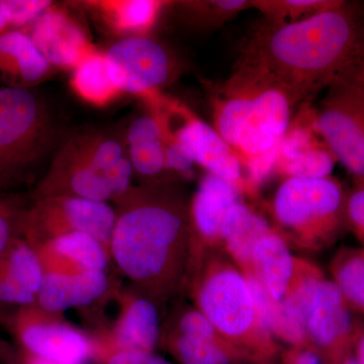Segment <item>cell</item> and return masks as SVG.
I'll return each instance as SVG.
<instances>
[{"instance_id": "1", "label": "cell", "mask_w": 364, "mask_h": 364, "mask_svg": "<svg viewBox=\"0 0 364 364\" xmlns=\"http://www.w3.org/2000/svg\"><path fill=\"white\" fill-rule=\"evenodd\" d=\"M240 60L262 67L305 102L340 79L364 75V9L336 1L304 20L267 21Z\"/></svg>"}, {"instance_id": "2", "label": "cell", "mask_w": 364, "mask_h": 364, "mask_svg": "<svg viewBox=\"0 0 364 364\" xmlns=\"http://www.w3.org/2000/svg\"><path fill=\"white\" fill-rule=\"evenodd\" d=\"M119 208L109 244L114 264L154 299L178 289L191 261L189 208L176 191L161 186L130 189Z\"/></svg>"}, {"instance_id": "3", "label": "cell", "mask_w": 364, "mask_h": 364, "mask_svg": "<svg viewBox=\"0 0 364 364\" xmlns=\"http://www.w3.org/2000/svg\"><path fill=\"white\" fill-rule=\"evenodd\" d=\"M215 130L258 186L275 173L280 141L301 100L262 67L239 60L233 73L213 86Z\"/></svg>"}, {"instance_id": "4", "label": "cell", "mask_w": 364, "mask_h": 364, "mask_svg": "<svg viewBox=\"0 0 364 364\" xmlns=\"http://www.w3.org/2000/svg\"><path fill=\"white\" fill-rule=\"evenodd\" d=\"M133 174L124 141L111 134H81L59 151L35 200L60 196L117 200L130 191Z\"/></svg>"}, {"instance_id": "5", "label": "cell", "mask_w": 364, "mask_h": 364, "mask_svg": "<svg viewBox=\"0 0 364 364\" xmlns=\"http://www.w3.org/2000/svg\"><path fill=\"white\" fill-rule=\"evenodd\" d=\"M196 282V308L227 343L256 364L277 354L274 339L261 326L247 275L224 259L208 263Z\"/></svg>"}, {"instance_id": "6", "label": "cell", "mask_w": 364, "mask_h": 364, "mask_svg": "<svg viewBox=\"0 0 364 364\" xmlns=\"http://www.w3.org/2000/svg\"><path fill=\"white\" fill-rule=\"evenodd\" d=\"M347 193L333 177L286 178L272 202L275 222L299 245H329L345 225Z\"/></svg>"}, {"instance_id": "7", "label": "cell", "mask_w": 364, "mask_h": 364, "mask_svg": "<svg viewBox=\"0 0 364 364\" xmlns=\"http://www.w3.org/2000/svg\"><path fill=\"white\" fill-rule=\"evenodd\" d=\"M51 141L45 105L30 88H0V176L13 181L44 154Z\"/></svg>"}, {"instance_id": "8", "label": "cell", "mask_w": 364, "mask_h": 364, "mask_svg": "<svg viewBox=\"0 0 364 364\" xmlns=\"http://www.w3.org/2000/svg\"><path fill=\"white\" fill-rule=\"evenodd\" d=\"M161 124L165 138L174 141L196 164L239 188L248 186L242 163L233 150L210 126L178 100L158 93L145 100Z\"/></svg>"}, {"instance_id": "9", "label": "cell", "mask_w": 364, "mask_h": 364, "mask_svg": "<svg viewBox=\"0 0 364 364\" xmlns=\"http://www.w3.org/2000/svg\"><path fill=\"white\" fill-rule=\"evenodd\" d=\"M326 90L314 109L318 135L337 161L364 181V75L340 79Z\"/></svg>"}, {"instance_id": "10", "label": "cell", "mask_w": 364, "mask_h": 364, "mask_svg": "<svg viewBox=\"0 0 364 364\" xmlns=\"http://www.w3.org/2000/svg\"><path fill=\"white\" fill-rule=\"evenodd\" d=\"M117 210L107 203L75 196H50L35 200L21 220V235L32 245L59 235L80 232L95 237L109 249Z\"/></svg>"}, {"instance_id": "11", "label": "cell", "mask_w": 364, "mask_h": 364, "mask_svg": "<svg viewBox=\"0 0 364 364\" xmlns=\"http://www.w3.org/2000/svg\"><path fill=\"white\" fill-rule=\"evenodd\" d=\"M9 321L18 349L28 355L54 364L97 360V344L87 334L37 306L16 309Z\"/></svg>"}, {"instance_id": "12", "label": "cell", "mask_w": 364, "mask_h": 364, "mask_svg": "<svg viewBox=\"0 0 364 364\" xmlns=\"http://www.w3.org/2000/svg\"><path fill=\"white\" fill-rule=\"evenodd\" d=\"M112 80L123 93L144 100L161 93L178 75L176 57L161 43L147 37H126L105 53Z\"/></svg>"}, {"instance_id": "13", "label": "cell", "mask_w": 364, "mask_h": 364, "mask_svg": "<svg viewBox=\"0 0 364 364\" xmlns=\"http://www.w3.org/2000/svg\"><path fill=\"white\" fill-rule=\"evenodd\" d=\"M333 279L323 277L306 315L308 346L333 364H340L352 353L358 321Z\"/></svg>"}, {"instance_id": "14", "label": "cell", "mask_w": 364, "mask_h": 364, "mask_svg": "<svg viewBox=\"0 0 364 364\" xmlns=\"http://www.w3.org/2000/svg\"><path fill=\"white\" fill-rule=\"evenodd\" d=\"M336 158L318 135L314 109L294 117L280 141L275 172L286 178L331 176Z\"/></svg>"}, {"instance_id": "15", "label": "cell", "mask_w": 364, "mask_h": 364, "mask_svg": "<svg viewBox=\"0 0 364 364\" xmlns=\"http://www.w3.org/2000/svg\"><path fill=\"white\" fill-rule=\"evenodd\" d=\"M28 33L48 63L59 68L73 70L97 50L77 21L53 4L33 21Z\"/></svg>"}, {"instance_id": "16", "label": "cell", "mask_w": 364, "mask_h": 364, "mask_svg": "<svg viewBox=\"0 0 364 364\" xmlns=\"http://www.w3.org/2000/svg\"><path fill=\"white\" fill-rule=\"evenodd\" d=\"M44 268L36 248L25 237H14L0 254V306H37Z\"/></svg>"}, {"instance_id": "17", "label": "cell", "mask_w": 364, "mask_h": 364, "mask_svg": "<svg viewBox=\"0 0 364 364\" xmlns=\"http://www.w3.org/2000/svg\"><path fill=\"white\" fill-rule=\"evenodd\" d=\"M109 289L107 272H44L37 306L56 315L97 303Z\"/></svg>"}, {"instance_id": "18", "label": "cell", "mask_w": 364, "mask_h": 364, "mask_svg": "<svg viewBox=\"0 0 364 364\" xmlns=\"http://www.w3.org/2000/svg\"><path fill=\"white\" fill-rule=\"evenodd\" d=\"M33 246L39 254L44 272H107L111 259L104 244L80 232L59 235Z\"/></svg>"}, {"instance_id": "19", "label": "cell", "mask_w": 364, "mask_h": 364, "mask_svg": "<svg viewBox=\"0 0 364 364\" xmlns=\"http://www.w3.org/2000/svg\"><path fill=\"white\" fill-rule=\"evenodd\" d=\"M161 341L159 312L152 299H132L117 318L109 338L97 345V360L112 351H155Z\"/></svg>"}, {"instance_id": "20", "label": "cell", "mask_w": 364, "mask_h": 364, "mask_svg": "<svg viewBox=\"0 0 364 364\" xmlns=\"http://www.w3.org/2000/svg\"><path fill=\"white\" fill-rule=\"evenodd\" d=\"M241 189L207 173L203 177L189 208L193 236L208 246L221 244V228L228 210L240 202Z\"/></svg>"}, {"instance_id": "21", "label": "cell", "mask_w": 364, "mask_h": 364, "mask_svg": "<svg viewBox=\"0 0 364 364\" xmlns=\"http://www.w3.org/2000/svg\"><path fill=\"white\" fill-rule=\"evenodd\" d=\"M296 262L284 235L273 229L256 244L247 274L255 277L275 301H280L291 286Z\"/></svg>"}, {"instance_id": "22", "label": "cell", "mask_w": 364, "mask_h": 364, "mask_svg": "<svg viewBox=\"0 0 364 364\" xmlns=\"http://www.w3.org/2000/svg\"><path fill=\"white\" fill-rule=\"evenodd\" d=\"M50 67L28 33L11 30L0 35V77L9 86L28 88L42 80Z\"/></svg>"}, {"instance_id": "23", "label": "cell", "mask_w": 364, "mask_h": 364, "mask_svg": "<svg viewBox=\"0 0 364 364\" xmlns=\"http://www.w3.org/2000/svg\"><path fill=\"white\" fill-rule=\"evenodd\" d=\"M272 230L262 215L239 202L230 208L223 221L221 244L235 264L247 273L256 244Z\"/></svg>"}, {"instance_id": "24", "label": "cell", "mask_w": 364, "mask_h": 364, "mask_svg": "<svg viewBox=\"0 0 364 364\" xmlns=\"http://www.w3.org/2000/svg\"><path fill=\"white\" fill-rule=\"evenodd\" d=\"M127 147L134 172L152 178L165 171V139L157 117L149 112L129 128Z\"/></svg>"}, {"instance_id": "25", "label": "cell", "mask_w": 364, "mask_h": 364, "mask_svg": "<svg viewBox=\"0 0 364 364\" xmlns=\"http://www.w3.org/2000/svg\"><path fill=\"white\" fill-rule=\"evenodd\" d=\"M168 2L158 0H114L90 2L112 32L128 37L146 36Z\"/></svg>"}, {"instance_id": "26", "label": "cell", "mask_w": 364, "mask_h": 364, "mask_svg": "<svg viewBox=\"0 0 364 364\" xmlns=\"http://www.w3.org/2000/svg\"><path fill=\"white\" fill-rule=\"evenodd\" d=\"M70 85L79 98L95 107L112 104L123 93L112 80L105 53L97 50L72 70Z\"/></svg>"}, {"instance_id": "27", "label": "cell", "mask_w": 364, "mask_h": 364, "mask_svg": "<svg viewBox=\"0 0 364 364\" xmlns=\"http://www.w3.org/2000/svg\"><path fill=\"white\" fill-rule=\"evenodd\" d=\"M332 279L352 311L364 318V249L343 247L330 265Z\"/></svg>"}, {"instance_id": "28", "label": "cell", "mask_w": 364, "mask_h": 364, "mask_svg": "<svg viewBox=\"0 0 364 364\" xmlns=\"http://www.w3.org/2000/svg\"><path fill=\"white\" fill-rule=\"evenodd\" d=\"M335 2V0H252V9H258L269 23H294L320 13Z\"/></svg>"}, {"instance_id": "29", "label": "cell", "mask_w": 364, "mask_h": 364, "mask_svg": "<svg viewBox=\"0 0 364 364\" xmlns=\"http://www.w3.org/2000/svg\"><path fill=\"white\" fill-rule=\"evenodd\" d=\"M183 6L193 23L205 28H218L242 11L252 9V0L186 2Z\"/></svg>"}, {"instance_id": "30", "label": "cell", "mask_w": 364, "mask_h": 364, "mask_svg": "<svg viewBox=\"0 0 364 364\" xmlns=\"http://www.w3.org/2000/svg\"><path fill=\"white\" fill-rule=\"evenodd\" d=\"M26 210L20 198L0 193V254L14 237L21 235V220Z\"/></svg>"}, {"instance_id": "31", "label": "cell", "mask_w": 364, "mask_h": 364, "mask_svg": "<svg viewBox=\"0 0 364 364\" xmlns=\"http://www.w3.org/2000/svg\"><path fill=\"white\" fill-rule=\"evenodd\" d=\"M4 2L11 18V26L32 25L52 6V2L47 0H4Z\"/></svg>"}, {"instance_id": "32", "label": "cell", "mask_w": 364, "mask_h": 364, "mask_svg": "<svg viewBox=\"0 0 364 364\" xmlns=\"http://www.w3.org/2000/svg\"><path fill=\"white\" fill-rule=\"evenodd\" d=\"M345 218L364 249V181H358L353 191L347 193Z\"/></svg>"}, {"instance_id": "33", "label": "cell", "mask_w": 364, "mask_h": 364, "mask_svg": "<svg viewBox=\"0 0 364 364\" xmlns=\"http://www.w3.org/2000/svg\"><path fill=\"white\" fill-rule=\"evenodd\" d=\"M102 364H174L155 351L117 350L100 356Z\"/></svg>"}, {"instance_id": "34", "label": "cell", "mask_w": 364, "mask_h": 364, "mask_svg": "<svg viewBox=\"0 0 364 364\" xmlns=\"http://www.w3.org/2000/svg\"><path fill=\"white\" fill-rule=\"evenodd\" d=\"M165 170L179 176H188L193 172L195 161L178 144L165 138Z\"/></svg>"}, {"instance_id": "35", "label": "cell", "mask_w": 364, "mask_h": 364, "mask_svg": "<svg viewBox=\"0 0 364 364\" xmlns=\"http://www.w3.org/2000/svg\"><path fill=\"white\" fill-rule=\"evenodd\" d=\"M282 364H333L309 347L291 348L282 354Z\"/></svg>"}, {"instance_id": "36", "label": "cell", "mask_w": 364, "mask_h": 364, "mask_svg": "<svg viewBox=\"0 0 364 364\" xmlns=\"http://www.w3.org/2000/svg\"><path fill=\"white\" fill-rule=\"evenodd\" d=\"M0 358L4 364H54L28 355L20 349L16 350L6 343L0 349Z\"/></svg>"}, {"instance_id": "37", "label": "cell", "mask_w": 364, "mask_h": 364, "mask_svg": "<svg viewBox=\"0 0 364 364\" xmlns=\"http://www.w3.org/2000/svg\"><path fill=\"white\" fill-rule=\"evenodd\" d=\"M352 352L358 364H364V323L356 322Z\"/></svg>"}, {"instance_id": "38", "label": "cell", "mask_w": 364, "mask_h": 364, "mask_svg": "<svg viewBox=\"0 0 364 364\" xmlns=\"http://www.w3.org/2000/svg\"><path fill=\"white\" fill-rule=\"evenodd\" d=\"M11 26V18L7 11L4 0H0V35L7 32V28Z\"/></svg>"}, {"instance_id": "39", "label": "cell", "mask_w": 364, "mask_h": 364, "mask_svg": "<svg viewBox=\"0 0 364 364\" xmlns=\"http://www.w3.org/2000/svg\"><path fill=\"white\" fill-rule=\"evenodd\" d=\"M6 184H7V183H6V181H4V178H2V176H0V186H6Z\"/></svg>"}, {"instance_id": "40", "label": "cell", "mask_w": 364, "mask_h": 364, "mask_svg": "<svg viewBox=\"0 0 364 364\" xmlns=\"http://www.w3.org/2000/svg\"><path fill=\"white\" fill-rule=\"evenodd\" d=\"M1 344H2V342L0 341V347H1ZM0 364H4V363H2L1 358H0Z\"/></svg>"}]
</instances>
